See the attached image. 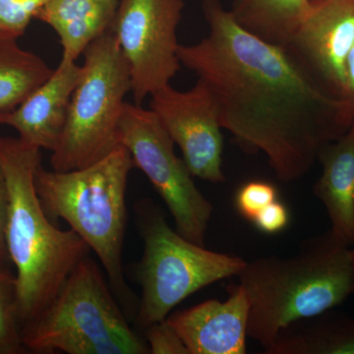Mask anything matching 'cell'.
I'll use <instances>...</instances> for the list:
<instances>
[{
    "label": "cell",
    "mask_w": 354,
    "mask_h": 354,
    "mask_svg": "<svg viewBox=\"0 0 354 354\" xmlns=\"http://www.w3.org/2000/svg\"><path fill=\"white\" fill-rule=\"evenodd\" d=\"M201 7L208 35L179 46L181 65L209 86L221 128L244 152L264 153L279 180H298L353 124L348 102L288 46L246 31L221 0Z\"/></svg>",
    "instance_id": "cell-1"
},
{
    "label": "cell",
    "mask_w": 354,
    "mask_h": 354,
    "mask_svg": "<svg viewBox=\"0 0 354 354\" xmlns=\"http://www.w3.org/2000/svg\"><path fill=\"white\" fill-rule=\"evenodd\" d=\"M41 151L19 137H0V167L8 195L6 243L16 268L22 328L53 301L91 251L75 232L55 227L41 206L35 186Z\"/></svg>",
    "instance_id": "cell-2"
},
{
    "label": "cell",
    "mask_w": 354,
    "mask_h": 354,
    "mask_svg": "<svg viewBox=\"0 0 354 354\" xmlns=\"http://www.w3.org/2000/svg\"><path fill=\"white\" fill-rule=\"evenodd\" d=\"M349 247L329 230L302 241L290 257L246 262L237 277L249 304L247 335L267 351L291 323L344 304L354 293Z\"/></svg>",
    "instance_id": "cell-3"
},
{
    "label": "cell",
    "mask_w": 354,
    "mask_h": 354,
    "mask_svg": "<svg viewBox=\"0 0 354 354\" xmlns=\"http://www.w3.org/2000/svg\"><path fill=\"white\" fill-rule=\"evenodd\" d=\"M134 167L127 147L120 145L94 164L68 171H46L39 165L35 186L51 221L68 223L94 251L113 290L127 297L122 249L127 230V189Z\"/></svg>",
    "instance_id": "cell-4"
},
{
    "label": "cell",
    "mask_w": 354,
    "mask_h": 354,
    "mask_svg": "<svg viewBox=\"0 0 354 354\" xmlns=\"http://www.w3.org/2000/svg\"><path fill=\"white\" fill-rule=\"evenodd\" d=\"M26 351L34 353L148 354L128 325L99 266L86 256L57 295L22 328Z\"/></svg>",
    "instance_id": "cell-5"
},
{
    "label": "cell",
    "mask_w": 354,
    "mask_h": 354,
    "mask_svg": "<svg viewBox=\"0 0 354 354\" xmlns=\"http://www.w3.org/2000/svg\"><path fill=\"white\" fill-rule=\"evenodd\" d=\"M82 57L64 134L51 152L53 171L88 167L121 145L120 123L131 78L113 28L88 44Z\"/></svg>",
    "instance_id": "cell-6"
},
{
    "label": "cell",
    "mask_w": 354,
    "mask_h": 354,
    "mask_svg": "<svg viewBox=\"0 0 354 354\" xmlns=\"http://www.w3.org/2000/svg\"><path fill=\"white\" fill-rule=\"evenodd\" d=\"M137 215L144 254L137 271L142 297L136 321L143 329L165 320L193 293L239 276L245 267L239 256L208 250L184 239L151 200L139 202Z\"/></svg>",
    "instance_id": "cell-7"
},
{
    "label": "cell",
    "mask_w": 354,
    "mask_h": 354,
    "mask_svg": "<svg viewBox=\"0 0 354 354\" xmlns=\"http://www.w3.org/2000/svg\"><path fill=\"white\" fill-rule=\"evenodd\" d=\"M120 141L164 200L184 239L205 246L214 207L198 189L183 158L152 109L125 102L120 123Z\"/></svg>",
    "instance_id": "cell-8"
},
{
    "label": "cell",
    "mask_w": 354,
    "mask_h": 354,
    "mask_svg": "<svg viewBox=\"0 0 354 354\" xmlns=\"http://www.w3.org/2000/svg\"><path fill=\"white\" fill-rule=\"evenodd\" d=\"M183 0H120L113 31L127 60L134 104L171 85L180 70L177 28Z\"/></svg>",
    "instance_id": "cell-9"
},
{
    "label": "cell",
    "mask_w": 354,
    "mask_h": 354,
    "mask_svg": "<svg viewBox=\"0 0 354 354\" xmlns=\"http://www.w3.org/2000/svg\"><path fill=\"white\" fill-rule=\"evenodd\" d=\"M150 109L183 155L193 177L225 183L223 140L215 97L202 79L180 92L171 85L151 95Z\"/></svg>",
    "instance_id": "cell-10"
},
{
    "label": "cell",
    "mask_w": 354,
    "mask_h": 354,
    "mask_svg": "<svg viewBox=\"0 0 354 354\" xmlns=\"http://www.w3.org/2000/svg\"><path fill=\"white\" fill-rule=\"evenodd\" d=\"M354 44V0L310 3L288 48L344 100L346 62Z\"/></svg>",
    "instance_id": "cell-11"
},
{
    "label": "cell",
    "mask_w": 354,
    "mask_h": 354,
    "mask_svg": "<svg viewBox=\"0 0 354 354\" xmlns=\"http://www.w3.org/2000/svg\"><path fill=\"white\" fill-rule=\"evenodd\" d=\"M227 291L225 301L206 300L165 319L189 354L246 353L248 299L241 285Z\"/></svg>",
    "instance_id": "cell-12"
},
{
    "label": "cell",
    "mask_w": 354,
    "mask_h": 354,
    "mask_svg": "<svg viewBox=\"0 0 354 354\" xmlns=\"http://www.w3.org/2000/svg\"><path fill=\"white\" fill-rule=\"evenodd\" d=\"M80 74L81 65L62 57L50 78L19 106L0 113V125L12 127L26 143L53 152L64 134L72 94Z\"/></svg>",
    "instance_id": "cell-13"
},
{
    "label": "cell",
    "mask_w": 354,
    "mask_h": 354,
    "mask_svg": "<svg viewBox=\"0 0 354 354\" xmlns=\"http://www.w3.org/2000/svg\"><path fill=\"white\" fill-rule=\"evenodd\" d=\"M317 160L322 174L313 193L325 206L330 232L354 245V121L342 136L321 149Z\"/></svg>",
    "instance_id": "cell-14"
},
{
    "label": "cell",
    "mask_w": 354,
    "mask_h": 354,
    "mask_svg": "<svg viewBox=\"0 0 354 354\" xmlns=\"http://www.w3.org/2000/svg\"><path fill=\"white\" fill-rule=\"evenodd\" d=\"M120 0H50L35 19L57 32L62 57L78 60L88 44L113 28Z\"/></svg>",
    "instance_id": "cell-15"
},
{
    "label": "cell",
    "mask_w": 354,
    "mask_h": 354,
    "mask_svg": "<svg viewBox=\"0 0 354 354\" xmlns=\"http://www.w3.org/2000/svg\"><path fill=\"white\" fill-rule=\"evenodd\" d=\"M327 310L291 323L267 354H354V318Z\"/></svg>",
    "instance_id": "cell-16"
},
{
    "label": "cell",
    "mask_w": 354,
    "mask_h": 354,
    "mask_svg": "<svg viewBox=\"0 0 354 354\" xmlns=\"http://www.w3.org/2000/svg\"><path fill=\"white\" fill-rule=\"evenodd\" d=\"M309 8L310 0H234L230 11L246 31L288 46Z\"/></svg>",
    "instance_id": "cell-17"
},
{
    "label": "cell",
    "mask_w": 354,
    "mask_h": 354,
    "mask_svg": "<svg viewBox=\"0 0 354 354\" xmlns=\"http://www.w3.org/2000/svg\"><path fill=\"white\" fill-rule=\"evenodd\" d=\"M17 39L0 32V113L19 106L53 72L39 55L22 50Z\"/></svg>",
    "instance_id": "cell-18"
},
{
    "label": "cell",
    "mask_w": 354,
    "mask_h": 354,
    "mask_svg": "<svg viewBox=\"0 0 354 354\" xmlns=\"http://www.w3.org/2000/svg\"><path fill=\"white\" fill-rule=\"evenodd\" d=\"M16 274L0 264V354L25 353Z\"/></svg>",
    "instance_id": "cell-19"
},
{
    "label": "cell",
    "mask_w": 354,
    "mask_h": 354,
    "mask_svg": "<svg viewBox=\"0 0 354 354\" xmlns=\"http://www.w3.org/2000/svg\"><path fill=\"white\" fill-rule=\"evenodd\" d=\"M50 0H0V32L19 39Z\"/></svg>",
    "instance_id": "cell-20"
},
{
    "label": "cell",
    "mask_w": 354,
    "mask_h": 354,
    "mask_svg": "<svg viewBox=\"0 0 354 354\" xmlns=\"http://www.w3.org/2000/svg\"><path fill=\"white\" fill-rule=\"evenodd\" d=\"M278 189L262 180L249 181L237 190L235 207L246 220L253 221L268 205L278 200Z\"/></svg>",
    "instance_id": "cell-21"
},
{
    "label": "cell",
    "mask_w": 354,
    "mask_h": 354,
    "mask_svg": "<svg viewBox=\"0 0 354 354\" xmlns=\"http://www.w3.org/2000/svg\"><path fill=\"white\" fill-rule=\"evenodd\" d=\"M145 341L152 354H189L185 344L167 320L146 328Z\"/></svg>",
    "instance_id": "cell-22"
},
{
    "label": "cell",
    "mask_w": 354,
    "mask_h": 354,
    "mask_svg": "<svg viewBox=\"0 0 354 354\" xmlns=\"http://www.w3.org/2000/svg\"><path fill=\"white\" fill-rule=\"evenodd\" d=\"M290 221V214L288 208L277 200L268 205L264 209L258 214L252 223L261 232L268 234H274L285 230Z\"/></svg>",
    "instance_id": "cell-23"
},
{
    "label": "cell",
    "mask_w": 354,
    "mask_h": 354,
    "mask_svg": "<svg viewBox=\"0 0 354 354\" xmlns=\"http://www.w3.org/2000/svg\"><path fill=\"white\" fill-rule=\"evenodd\" d=\"M8 208V195L3 172L0 167V264L7 265L10 262L6 243V225Z\"/></svg>",
    "instance_id": "cell-24"
},
{
    "label": "cell",
    "mask_w": 354,
    "mask_h": 354,
    "mask_svg": "<svg viewBox=\"0 0 354 354\" xmlns=\"http://www.w3.org/2000/svg\"><path fill=\"white\" fill-rule=\"evenodd\" d=\"M344 101L348 102L354 118V44L346 62L344 77Z\"/></svg>",
    "instance_id": "cell-25"
},
{
    "label": "cell",
    "mask_w": 354,
    "mask_h": 354,
    "mask_svg": "<svg viewBox=\"0 0 354 354\" xmlns=\"http://www.w3.org/2000/svg\"><path fill=\"white\" fill-rule=\"evenodd\" d=\"M325 1V0H310V3L311 4H315L319 3V2Z\"/></svg>",
    "instance_id": "cell-26"
},
{
    "label": "cell",
    "mask_w": 354,
    "mask_h": 354,
    "mask_svg": "<svg viewBox=\"0 0 354 354\" xmlns=\"http://www.w3.org/2000/svg\"><path fill=\"white\" fill-rule=\"evenodd\" d=\"M351 259H353V264L354 267V247L353 249H351Z\"/></svg>",
    "instance_id": "cell-27"
}]
</instances>
